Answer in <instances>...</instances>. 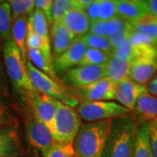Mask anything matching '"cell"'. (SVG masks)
Wrapping results in <instances>:
<instances>
[{
	"label": "cell",
	"instance_id": "obj_1",
	"mask_svg": "<svg viewBox=\"0 0 157 157\" xmlns=\"http://www.w3.org/2000/svg\"><path fill=\"white\" fill-rule=\"evenodd\" d=\"M114 119L82 125L73 145L75 157H102Z\"/></svg>",
	"mask_w": 157,
	"mask_h": 157
},
{
	"label": "cell",
	"instance_id": "obj_2",
	"mask_svg": "<svg viewBox=\"0 0 157 157\" xmlns=\"http://www.w3.org/2000/svg\"><path fill=\"white\" fill-rule=\"evenodd\" d=\"M138 128L130 115L114 119L102 157H134Z\"/></svg>",
	"mask_w": 157,
	"mask_h": 157
},
{
	"label": "cell",
	"instance_id": "obj_3",
	"mask_svg": "<svg viewBox=\"0 0 157 157\" xmlns=\"http://www.w3.org/2000/svg\"><path fill=\"white\" fill-rule=\"evenodd\" d=\"M3 58L6 75L15 89L24 97L34 91L29 78L26 62L24 61L20 51L12 39L6 41L4 45Z\"/></svg>",
	"mask_w": 157,
	"mask_h": 157
},
{
	"label": "cell",
	"instance_id": "obj_4",
	"mask_svg": "<svg viewBox=\"0 0 157 157\" xmlns=\"http://www.w3.org/2000/svg\"><path fill=\"white\" fill-rule=\"evenodd\" d=\"M26 67L34 90L50 96L69 107H74L78 106L79 99L66 86L39 71L30 61L26 63Z\"/></svg>",
	"mask_w": 157,
	"mask_h": 157
},
{
	"label": "cell",
	"instance_id": "obj_5",
	"mask_svg": "<svg viewBox=\"0 0 157 157\" xmlns=\"http://www.w3.org/2000/svg\"><path fill=\"white\" fill-rule=\"evenodd\" d=\"M81 122L73 107L56 101V112L53 121L52 135L55 141H74Z\"/></svg>",
	"mask_w": 157,
	"mask_h": 157
},
{
	"label": "cell",
	"instance_id": "obj_6",
	"mask_svg": "<svg viewBox=\"0 0 157 157\" xmlns=\"http://www.w3.org/2000/svg\"><path fill=\"white\" fill-rule=\"evenodd\" d=\"M77 112L84 121L94 122L128 116L131 111L114 101H94L78 104Z\"/></svg>",
	"mask_w": 157,
	"mask_h": 157
},
{
	"label": "cell",
	"instance_id": "obj_7",
	"mask_svg": "<svg viewBox=\"0 0 157 157\" xmlns=\"http://www.w3.org/2000/svg\"><path fill=\"white\" fill-rule=\"evenodd\" d=\"M34 117L46 125L52 133L56 100L34 90L25 96Z\"/></svg>",
	"mask_w": 157,
	"mask_h": 157
},
{
	"label": "cell",
	"instance_id": "obj_8",
	"mask_svg": "<svg viewBox=\"0 0 157 157\" xmlns=\"http://www.w3.org/2000/svg\"><path fill=\"white\" fill-rule=\"evenodd\" d=\"M25 131L29 143L41 152L55 142L50 128L34 117L32 113L25 121Z\"/></svg>",
	"mask_w": 157,
	"mask_h": 157
},
{
	"label": "cell",
	"instance_id": "obj_9",
	"mask_svg": "<svg viewBox=\"0 0 157 157\" xmlns=\"http://www.w3.org/2000/svg\"><path fill=\"white\" fill-rule=\"evenodd\" d=\"M117 85L107 77H103L88 86L78 87L77 90L83 99V102L109 101L115 99Z\"/></svg>",
	"mask_w": 157,
	"mask_h": 157
},
{
	"label": "cell",
	"instance_id": "obj_10",
	"mask_svg": "<svg viewBox=\"0 0 157 157\" xmlns=\"http://www.w3.org/2000/svg\"><path fill=\"white\" fill-rule=\"evenodd\" d=\"M87 48L82 36L75 38L67 50L54 59L53 66L56 73L58 72L65 73L71 70L73 67H78Z\"/></svg>",
	"mask_w": 157,
	"mask_h": 157
},
{
	"label": "cell",
	"instance_id": "obj_11",
	"mask_svg": "<svg viewBox=\"0 0 157 157\" xmlns=\"http://www.w3.org/2000/svg\"><path fill=\"white\" fill-rule=\"evenodd\" d=\"M146 93H148L147 85L136 83L128 77L117 85L114 100L130 111H134L139 98Z\"/></svg>",
	"mask_w": 157,
	"mask_h": 157
},
{
	"label": "cell",
	"instance_id": "obj_12",
	"mask_svg": "<svg viewBox=\"0 0 157 157\" xmlns=\"http://www.w3.org/2000/svg\"><path fill=\"white\" fill-rule=\"evenodd\" d=\"M105 77V65L84 66L72 68L67 72L65 81L75 87H83Z\"/></svg>",
	"mask_w": 157,
	"mask_h": 157
},
{
	"label": "cell",
	"instance_id": "obj_13",
	"mask_svg": "<svg viewBox=\"0 0 157 157\" xmlns=\"http://www.w3.org/2000/svg\"><path fill=\"white\" fill-rule=\"evenodd\" d=\"M157 72V56H145L131 62L129 78L136 83L146 85Z\"/></svg>",
	"mask_w": 157,
	"mask_h": 157
},
{
	"label": "cell",
	"instance_id": "obj_14",
	"mask_svg": "<svg viewBox=\"0 0 157 157\" xmlns=\"http://www.w3.org/2000/svg\"><path fill=\"white\" fill-rule=\"evenodd\" d=\"M60 22L75 37L83 36L87 33L91 25V22L84 10L77 8L68 11L62 17Z\"/></svg>",
	"mask_w": 157,
	"mask_h": 157
},
{
	"label": "cell",
	"instance_id": "obj_15",
	"mask_svg": "<svg viewBox=\"0 0 157 157\" xmlns=\"http://www.w3.org/2000/svg\"><path fill=\"white\" fill-rule=\"evenodd\" d=\"M20 152V140L15 127L0 128V157H16Z\"/></svg>",
	"mask_w": 157,
	"mask_h": 157
},
{
	"label": "cell",
	"instance_id": "obj_16",
	"mask_svg": "<svg viewBox=\"0 0 157 157\" xmlns=\"http://www.w3.org/2000/svg\"><path fill=\"white\" fill-rule=\"evenodd\" d=\"M75 38L76 37L68 29L66 28L61 22L52 23V40L54 57L57 58L67 50Z\"/></svg>",
	"mask_w": 157,
	"mask_h": 157
},
{
	"label": "cell",
	"instance_id": "obj_17",
	"mask_svg": "<svg viewBox=\"0 0 157 157\" xmlns=\"http://www.w3.org/2000/svg\"><path fill=\"white\" fill-rule=\"evenodd\" d=\"M118 16L134 21L148 14L145 0H115Z\"/></svg>",
	"mask_w": 157,
	"mask_h": 157
},
{
	"label": "cell",
	"instance_id": "obj_18",
	"mask_svg": "<svg viewBox=\"0 0 157 157\" xmlns=\"http://www.w3.org/2000/svg\"><path fill=\"white\" fill-rule=\"evenodd\" d=\"M130 60L112 55L109 61L105 65V77L111 79L115 84L129 77L131 67Z\"/></svg>",
	"mask_w": 157,
	"mask_h": 157
},
{
	"label": "cell",
	"instance_id": "obj_19",
	"mask_svg": "<svg viewBox=\"0 0 157 157\" xmlns=\"http://www.w3.org/2000/svg\"><path fill=\"white\" fill-rule=\"evenodd\" d=\"M27 57L30 59V62L37 69H39L42 73H45L46 75L53 78L54 80L62 83L57 76L54 66H53L52 57L47 56L42 51L37 50V49L27 50Z\"/></svg>",
	"mask_w": 157,
	"mask_h": 157
},
{
	"label": "cell",
	"instance_id": "obj_20",
	"mask_svg": "<svg viewBox=\"0 0 157 157\" xmlns=\"http://www.w3.org/2000/svg\"><path fill=\"white\" fill-rule=\"evenodd\" d=\"M28 17L22 16L14 20L12 28H11V36L12 40L20 51L21 56L24 61L27 63V48H26V36L28 29Z\"/></svg>",
	"mask_w": 157,
	"mask_h": 157
},
{
	"label": "cell",
	"instance_id": "obj_21",
	"mask_svg": "<svg viewBox=\"0 0 157 157\" xmlns=\"http://www.w3.org/2000/svg\"><path fill=\"white\" fill-rule=\"evenodd\" d=\"M28 25L43 40L45 45L48 48H51L49 23L44 13L39 10L35 9L28 17Z\"/></svg>",
	"mask_w": 157,
	"mask_h": 157
},
{
	"label": "cell",
	"instance_id": "obj_22",
	"mask_svg": "<svg viewBox=\"0 0 157 157\" xmlns=\"http://www.w3.org/2000/svg\"><path fill=\"white\" fill-rule=\"evenodd\" d=\"M135 111L145 122L155 119L157 118V98L148 93L142 94L137 101Z\"/></svg>",
	"mask_w": 157,
	"mask_h": 157
},
{
	"label": "cell",
	"instance_id": "obj_23",
	"mask_svg": "<svg viewBox=\"0 0 157 157\" xmlns=\"http://www.w3.org/2000/svg\"><path fill=\"white\" fill-rule=\"evenodd\" d=\"M134 157H153L147 122L139 124Z\"/></svg>",
	"mask_w": 157,
	"mask_h": 157
},
{
	"label": "cell",
	"instance_id": "obj_24",
	"mask_svg": "<svg viewBox=\"0 0 157 157\" xmlns=\"http://www.w3.org/2000/svg\"><path fill=\"white\" fill-rule=\"evenodd\" d=\"M11 10L9 2L0 3V39L6 41L12 39L11 36Z\"/></svg>",
	"mask_w": 157,
	"mask_h": 157
},
{
	"label": "cell",
	"instance_id": "obj_25",
	"mask_svg": "<svg viewBox=\"0 0 157 157\" xmlns=\"http://www.w3.org/2000/svg\"><path fill=\"white\" fill-rule=\"evenodd\" d=\"M134 31L143 33L157 39V17L147 14L134 21H131Z\"/></svg>",
	"mask_w": 157,
	"mask_h": 157
},
{
	"label": "cell",
	"instance_id": "obj_26",
	"mask_svg": "<svg viewBox=\"0 0 157 157\" xmlns=\"http://www.w3.org/2000/svg\"><path fill=\"white\" fill-rule=\"evenodd\" d=\"M111 52H103L94 48H87L78 67L84 66H101L106 65L112 57Z\"/></svg>",
	"mask_w": 157,
	"mask_h": 157
},
{
	"label": "cell",
	"instance_id": "obj_27",
	"mask_svg": "<svg viewBox=\"0 0 157 157\" xmlns=\"http://www.w3.org/2000/svg\"><path fill=\"white\" fill-rule=\"evenodd\" d=\"M43 157H75L74 145L72 141H55L45 151L42 152Z\"/></svg>",
	"mask_w": 157,
	"mask_h": 157
},
{
	"label": "cell",
	"instance_id": "obj_28",
	"mask_svg": "<svg viewBox=\"0 0 157 157\" xmlns=\"http://www.w3.org/2000/svg\"><path fill=\"white\" fill-rule=\"evenodd\" d=\"M9 4L13 21L22 16H30L35 10L33 0H11Z\"/></svg>",
	"mask_w": 157,
	"mask_h": 157
},
{
	"label": "cell",
	"instance_id": "obj_29",
	"mask_svg": "<svg viewBox=\"0 0 157 157\" xmlns=\"http://www.w3.org/2000/svg\"><path fill=\"white\" fill-rule=\"evenodd\" d=\"M82 37L87 47L112 53L113 47L107 37H102L88 33L83 35Z\"/></svg>",
	"mask_w": 157,
	"mask_h": 157
},
{
	"label": "cell",
	"instance_id": "obj_30",
	"mask_svg": "<svg viewBox=\"0 0 157 157\" xmlns=\"http://www.w3.org/2000/svg\"><path fill=\"white\" fill-rule=\"evenodd\" d=\"M118 16L115 0H101L99 20L109 21Z\"/></svg>",
	"mask_w": 157,
	"mask_h": 157
},
{
	"label": "cell",
	"instance_id": "obj_31",
	"mask_svg": "<svg viewBox=\"0 0 157 157\" xmlns=\"http://www.w3.org/2000/svg\"><path fill=\"white\" fill-rule=\"evenodd\" d=\"M129 42L135 45L144 46H157V39L143 33L134 31L129 38Z\"/></svg>",
	"mask_w": 157,
	"mask_h": 157
},
{
	"label": "cell",
	"instance_id": "obj_32",
	"mask_svg": "<svg viewBox=\"0 0 157 157\" xmlns=\"http://www.w3.org/2000/svg\"><path fill=\"white\" fill-rule=\"evenodd\" d=\"M147 125L148 129L152 155L153 157H157V118L147 121Z\"/></svg>",
	"mask_w": 157,
	"mask_h": 157
},
{
	"label": "cell",
	"instance_id": "obj_33",
	"mask_svg": "<svg viewBox=\"0 0 157 157\" xmlns=\"http://www.w3.org/2000/svg\"><path fill=\"white\" fill-rule=\"evenodd\" d=\"M34 5H35V9L42 11L45 17L47 18L48 23L52 25V11L53 1L52 0H35Z\"/></svg>",
	"mask_w": 157,
	"mask_h": 157
},
{
	"label": "cell",
	"instance_id": "obj_34",
	"mask_svg": "<svg viewBox=\"0 0 157 157\" xmlns=\"http://www.w3.org/2000/svg\"><path fill=\"white\" fill-rule=\"evenodd\" d=\"M100 1L101 0H91L89 4L85 8V12L88 17L91 24L99 20L100 13Z\"/></svg>",
	"mask_w": 157,
	"mask_h": 157
},
{
	"label": "cell",
	"instance_id": "obj_35",
	"mask_svg": "<svg viewBox=\"0 0 157 157\" xmlns=\"http://www.w3.org/2000/svg\"><path fill=\"white\" fill-rule=\"evenodd\" d=\"M0 96L5 97V98L9 96L8 78H7L6 69H5L4 59L2 60L1 57H0Z\"/></svg>",
	"mask_w": 157,
	"mask_h": 157
},
{
	"label": "cell",
	"instance_id": "obj_36",
	"mask_svg": "<svg viewBox=\"0 0 157 157\" xmlns=\"http://www.w3.org/2000/svg\"><path fill=\"white\" fill-rule=\"evenodd\" d=\"M89 33L108 38V25H107V21L98 20L96 22L92 23L91 25H90Z\"/></svg>",
	"mask_w": 157,
	"mask_h": 157
},
{
	"label": "cell",
	"instance_id": "obj_37",
	"mask_svg": "<svg viewBox=\"0 0 157 157\" xmlns=\"http://www.w3.org/2000/svg\"><path fill=\"white\" fill-rule=\"evenodd\" d=\"M11 125V115L7 107L0 108V128Z\"/></svg>",
	"mask_w": 157,
	"mask_h": 157
},
{
	"label": "cell",
	"instance_id": "obj_38",
	"mask_svg": "<svg viewBox=\"0 0 157 157\" xmlns=\"http://www.w3.org/2000/svg\"><path fill=\"white\" fill-rule=\"evenodd\" d=\"M148 14L157 17V0H145Z\"/></svg>",
	"mask_w": 157,
	"mask_h": 157
},
{
	"label": "cell",
	"instance_id": "obj_39",
	"mask_svg": "<svg viewBox=\"0 0 157 157\" xmlns=\"http://www.w3.org/2000/svg\"><path fill=\"white\" fill-rule=\"evenodd\" d=\"M147 91L149 92L148 94H150L152 96L157 98V73L156 75L150 80L149 84L147 86Z\"/></svg>",
	"mask_w": 157,
	"mask_h": 157
},
{
	"label": "cell",
	"instance_id": "obj_40",
	"mask_svg": "<svg viewBox=\"0 0 157 157\" xmlns=\"http://www.w3.org/2000/svg\"><path fill=\"white\" fill-rule=\"evenodd\" d=\"M6 107V101H5V97L0 96V108Z\"/></svg>",
	"mask_w": 157,
	"mask_h": 157
},
{
	"label": "cell",
	"instance_id": "obj_41",
	"mask_svg": "<svg viewBox=\"0 0 157 157\" xmlns=\"http://www.w3.org/2000/svg\"><path fill=\"white\" fill-rule=\"evenodd\" d=\"M1 2H2V1H0V3H1Z\"/></svg>",
	"mask_w": 157,
	"mask_h": 157
}]
</instances>
